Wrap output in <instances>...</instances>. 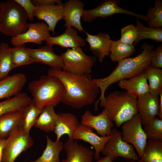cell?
Returning a JSON list of instances; mask_svg holds the SVG:
<instances>
[{
  "instance_id": "1f68e13d",
  "label": "cell",
  "mask_w": 162,
  "mask_h": 162,
  "mask_svg": "<svg viewBox=\"0 0 162 162\" xmlns=\"http://www.w3.org/2000/svg\"><path fill=\"white\" fill-rule=\"evenodd\" d=\"M12 48L6 43L0 44V81L8 75L14 69L11 59Z\"/></svg>"
},
{
  "instance_id": "6da1fadb",
  "label": "cell",
  "mask_w": 162,
  "mask_h": 162,
  "mask_svg": "<svg viewBox=\"0 0 162 162\" xmlns=\"http://www.w3.org/2000/svg\"><path fill=\"white\" fill-rule=\"evenodd\" d=\"M47 74L56 77L62 82L65 93L61 102L74 108L91 105L100 92L90 74L75 75L51 68Z\"/></svg>"
},
{
  "instance_id": "7c38bea8",
  "label": "cell",
  "mask_w": 162,
  "mask_h": 162,
  "mask_svg": "<svg viewBox=\"0 0 162 162\" xmlns=\"http://www.w3.org/2000/svg\"><path fill=\"white\" fill-rule=\"evenodd\" d=\"M81 124L95 129L101 136H110L114 126L105 109L100 114L95 116L89 110H86L81 117Z\"/></svg>"
},
{
  "instance_id": "7bdbcfd3",
  "label": "cell",
  "mask_w": 162,
  "mask_h": 162,
  "mask_svg": "<svg viewBox=\"0 0 162 162\" xmlns=\"http://www.w3.org/2000/svg\"><path fill=\"white\" fill-rule=\"evenodd\" d=\"M159 112L158 116L160 119H162V92L160 93L159 95Z\"/></svg>"
},
{
  "instance_id": "836d02e7",
  "label": "cell",
  "mask_w": 162,
  "mask_h": 162,
  "mask_svg": "<svg viewBox=\"0 0 162 162\" xmlns=\"http://www.w3.org/2000/svg\"><path fill=\"white\" fill-rule=\"evenodd\" d=\"M25 44L12 48L11 59L14 68L24 65L38 63L29 55Z\"/></svg>"
},
{
  "instance_id": "2e32d148",
  "label": "cell",
  "mask_w": 162,
  "mask_h": 162,
  "mask_svg": "<svg viewBox=\"0 0 162 162\" xmlns=\"http://www.w3.org/2000/svg\"><path fill=\"white\" fill-rule=\"evenodd\" d=\"M53 45L47 44L38 49L27 48L29 55L38 63H41L47 65L51 68L62 70L63 63L61 56L55 53Z\"/></svg>"
},
{
  "instance_id": "5b68a950",
  "label": "cell",
  "mask_w": 162,
  "mask_h": 162,
  "mask_svg": "<svg viewBox=\"0 0 162 162\" xmlns=\"http://www.w3.org/2000/svg\"><path fill=\"white\" fill-rule=\"evenodd\" d=\"M27 15L15 0L4 3L2 27L0 32L14 37L26 32L28 28Z\"/></svg>"
},
{
  "instance_id": "9c48e42d",
  "label": "cell",
  "mask_w": 162,
  "mask_h": 162,
  "mask_svg": "<svg viewBox=\"0 0 162 162\" xmlns=\"http://www.w3.org/2000/svg\"><path fill=\"white\" fill-rule=\"evenodd\" d=\"M120 2L119 0H105L94 8L84 10L82 18L83 21L90 22L98 17L106 19L115 14H123L148 22L146 15L137 14L119 7Z\"/></svg>"
},
{
  "instance_id": "e575fe53",
  "label": "cell",
  "mask_w": 162,
  "mask_h": 162,
  "mask_svg": "<svg viewBox=\"0 0 162 162\" xmlns=\"http://www.w3.org/2000/svg\"><path fill=\"white\" fill-rule=\"evenodd\" d=\"M147 139L162 140V119L156 116L144 125L142 128Z\"/></svg>"
},
{
  "instance_id": "5bb4252c",
  "label": "cell",
  "mask_w": 162,
  "mask_h": 162,
  "mask_svg": "<svg viewBox=\"0 0 162 162\" xmlns=\"http://www.w3.org/2000/svg\"><path fill=\"white\" fill-rule=\"evenodd\" d=\"M138 114L142 124L144 125L159 112V96L148 92L137 98Z\"/></svg>"
},
{
  "instance_id": "d6986e66",
  "label": "cell",
  "mask_w": 162,
  "mask_h": 162,
  "mask_svg": "<svg viewBox=\"0 0 162 162\" xmlns=\"http://www.w3.org/2000/svg\"><path fill=\"white\" fill-rule=\"evenodd\" d=\"M73 139L68 138L64 145L67 158L61 162H92L94 153Z\"/></svg>"
},
{
  "instance_id": "b9f144b4",
  "label": "cell",
  "mask_w": 162,
  "mask_h": 162,
  "mask_svg": "<svg viewBox=\"0 0 162 162\" xmlns=\"http://www.w3.org/2000/svg\"><path fill=\"white\" fill-rule=\"evenodd\" d=\"M114 160L111 157L105 156L104 157L100 158L95 162H113Z\"/></svg>"
},
{
  "instance_id": "83f0119b",
  "label": "cell",
  "mask_w": 162,
  "mask_h": 162,
  "mask_svg": "<svg viewBox=\"0 0 162 162\" xmlns=\"http://www.w3.org/2000/svg\"><path fill=\"white\" fill-rule=\"evenodd\" d=\"M23 110L11 112L0 116V136L6 138L11 132L19 126Z\"/></svg>"
},
{
  "instance_id": "f546056e",
  "label": "cell",
  "mask_w": 162,
  "mask_h": 162,
  "mask_svg": "<svg viewBox=\"0 0 162 162\" xmlns=\"http://www.w3.org/2000/svg\"><path fill=\"white\" fill-rule=\"evenodd\" d=\"M135 50L133 45L124 44L118 40H112L110 50V58L112 61L118 62L133 55Z\"/></svg>"
},
{
  "instance_id": "44dd1931",
  "label": "cell",
  "mask_w": 162,
  "mask_h": 162,
  "mask_svg": "<svg viewBox=\"0 0 162 162\" xmlns=\"http://www.w3.org/2000/svg\"><path fill=\"white\" fill-rule=\"evenodd\" d=\"M26 81V76L22 73L8 76L0 81V100L10 98L20 92Z\"/></svg>"
},
{
  "instance_id": "9a60e30c",
  "label": "cell",
  "mask_w": 162,
  "mask_h": 162,
  "mask_svg": "<svg viewBox=\"0 0 162 162\" xmlns=\"http://www.w3.org/2000/svg\"><path fill=\"white\" fill-rule=\"evenodd\" d=\"M64 4L63 19L65 23L63 26L74 28L80 33L85 32L81 21L85 4L79 0H69Z\"/></svg>"
},
{
  "instance_id": "bcb514c9",
  "label": "cell",
  "mask_w": 162,
  "mask_h": 162,
  "mask_svg": "<svg viewBox=\"0 0 162 162\" xmlns=\"http://www.w3.org/2000/svg\"><path fill=\"white\" fill-rule=\"evenodd\" d=\"M28 162H34V161H31Z\"/></svg>"
},
{
  "instance_id": "277c9868",
  "label": "cell",
  "mask_w": 162,
  "mask_h": 162,
  "mask_svg": "<svg viewBox=\"0 0 162 162\" xmlns=\"http://www.w3.org/2000/svg\"><path fill=\"white\" fill-rule=\"evenodd\" d=\"M137 98L126 92L116 91L100 101V105L107 111L110 119L118 127L138 114Z\"/></svg>"
},
{
  "instance_id": "7a4b0ae2",
  "label": "cell",
  "mask_w": 162,
  "mask_h": 162,
  "mask_svg": "<svg viewBox=\"0 0 162 162\" xmlns=\"http://www.w3.org/2000/svg\"><path fill=\"white\" fill-rule=\"evenodd\" d=\"M153 49V46L145 43L142 46L141 52L137 56L128 58L118 62L117 66L108 76L93 79L100 92V97L95 103V107H97L100 101L104 100L105 91L109 86L143 72L146 68L150 65V56Z\"/></svg>"
},
{
  "instance_id": "4fadbf2b",
  "label": "cell",
  "mask_w": 162,
  "mask_h": 162,
  "mask_svg": "<svg viewBox=\"0 0 162 162\" xmlns=\"http://www.w3.org/2000/svg\"><path fill=\"white\" fill-rule=\"evenodd\" d=\"M92 128L80 124L75 131L73 139L82 140L91 145L94 149V156L97 160L100 158V153L111 136H99L94 133Z\"/></svg>"
},
{
  "instance_id": "8d00e7d4",
  "label": "cell",
  "mask_w": 162,
  "mask_h": 162,
  "mask_svg": "<svg viewBox=\"0 0 162 162\" xmlns=\"http://www.w3.org/2000/svg\"><path fill=\"white\" fill-rule=\"evenodd\" d=\"M121 32V37L118 40L126 44L133 45L138 36L136 28L133 24H130L122 28Z\"/></svg>"
},
{
  "instance_id": "603a6c76",
  "label": "cell",
  "mask_w": 162,
  "mask_h": 162,
  "mask_svg": "<svg viewBox=\"0 0 162 162\" xmlns=\"http://www.w3.org/2000/svg\"><path fill=\"white\" fill-rule=\"evenodd\" d=\"M58 118L54 132L56 135V141L60 140L64 135L73 139L74 134L80 124L76 116L69 112L57 114Z\"/></svg>"
},
{
  "instance_id": "ab89813d",
  "label": "cell",
  "mask_w": 162,
  "mask_h": 162,
  "mask_svg": "<svg viewBox=\"0 0 162 162\" xmlns=\"http://www.w3.org/2000/svg\"><path fill=\"white\" fill-rule=\"evenodd\" d=\"M32 1L35 6H51L62 3L61 0H33Z\"/></svg>"
},
{
  "instance_id": "f1b7e54d",
  "label": "cell",
  "mask_w": 162,
  "mask_h": 162,
  "mask_svg": "<svg viewBox=\"0 0 162 162\" xmlns=\"http://www.w3.org/2000/svg\"><path fill=\"white\" fill-rule=\"evenodd\" d=\"M140 162H162V140H148Z\"/></svg>"
},
{
  "instance_id": "ba28073f",
  "label": "cell",
  "mask_w": 162,
  "mask_h": 162,
  "mask_svg": "<svg viewBox=\"0 0 162 162\" xmlns=\"http://www.w3.org/2000/svg\"><path fill=\"white\" fill-rule=\"evenodd\" d=\"M140 118L138 114L124 122L122 126V138L126 142L132 145L139 157H142L147 138L143 128Z\"/></svg>"
},
{
  "instance_id": "f35d334b",
  "label": "cell",
  "mask_w": 162,
  "mask_h": 162,
  "mask_svg": "<svg viewBox=\"0 0 162 162\" xmlns=\"http://www.w3.org/2000/svg\"><path fill=\"white\" fill-rule=\"evenodd\" d=\"M24 9L26 13L28 19L32 21L34 19L33 14L35 6L30 0H15Z\"/></svg>"
},
{
  "instance_id": "484cf974",
  "label": "cell",
  "mask_w": 162,
  "mask_h": 162,
  "mask_svg": "<svg viewBox=\"0 0 162 162\" xmlns=\"http://www.w3.org/2000/svg\"><path fill=\"white\" fill-rule=\"evenodd\" d=\"M46 147L41 155L34 162H61L59 155L64 148L62 141H52L47 135H46Z\"/></svg>"
},
{
  "instance_id": "d6a6232c",
  "label": "cell",
  "mask_w": 162,
  "mask_h": 162,
  "mask_svg": "<svg viewBox=\"0 0 162 162\" xmlns=\"http://www.w3.org/2000/svg\"><path fill=\"white\" fill-rule=\"evenodd\" d=\"M138 36L134 43L136 45L139 41L144 39H150L157 42H162V28L147 27L137 18L136 26Z\"/></svg>"
},
{
  "instance_id": "52a82bcc",
  "label": "cell",
  "mask_w": 162,
  "mask_h": 162,
  "mask_svg": "<svg viewBox=\"0 0 162 162\" xmlns=\"http://www.w3.org/2000/svg\"><path fill=\"white\" fill-rule=\"evenodd\" d=\"M34 143L29 134L19 127H16L5 139L2 162H14L22 152L32 147Z\"/></svg>"
},
{
  "instance_id": "4dcf8cb0",
  "label": "cell",
  "mask_w": 162,
  "mask_h": 162,
  "mask_svg": "<svg viewBox=\"0 0 162 162\" xmlns=\"http://www.w3.org/2000/svg\"><path fill=\"white\" fill-rule=\"evenodd\" d=\"M144 72L148 82L149 92L152 94L159 95L162 92V69L155 68L149 66Z\"/></svg>"
},
{
  "instance_id": "8992f818",
  "label": "cell",
  "mask_w": 162,
  "mask_h": 162,
  "mask_svg": "<svg viewBox=\"0 0 162 162\" xmlns=\"http://www.w3.org/2000/svg\"><path fill=\"white\" fill-rule=\"evenodd\" d=\"M60 56L63 63L62 70L75 75L90 74L96 61L95 57L86 55L80 47L67 49Z\"/></svg>"
},
{
  "instance_id": "8fae6325",
  "label": "cell",
  "mask_w": 162,
  "mask_h": 162,
  "mask_svg": "<svg viewBox=\"0 0 162 162\" xmlns=\"http://www.w3.org/2000/svg\"><path fill=\"white\" fill-rule=\"evenodd\" d=\"M28 28L25 32L11 38L10 43L16 46L28 43L41 45L50 36L47 24L44 22L28 23Z\"/></svg>"
},
{
  "instance_id": "ffe728a7",
  "label": "cell",
  "mask_w": 162,
  "mask_h": 162,
  "mask_svg": "<svg viewBox=\"0 0 162 162\" xmlns=\"http://www.w3.org/2000/svg\"><path fill=\"white\" fill-rule=\"evenodd\" d=\"M86 41L89 45V50L95 56L100 62H101L106 56L110 54V48L112 41L110 35L103 33L94 35L86 32Z\"/></svg>"
},
{
  "instance_id": "e0dca14e",
  "label": "cell",
  "mask_w": 162,
  "mask_h": 162,
  "mask_svg": "<svg viewBox=\"0 0 162 162\" xmlns=\"http://www.w3.org/2000/svg\"><path fill=\"white\" fill-rule=\"evenodd\" d=\"M64 4L62 3L53 5L36 6L34 16L44 20L49 29L54 34L55 28L58 21L63 19Z\"/></svg>"
},
{
  "instance_id": "60d3db41",
  "label": "cell",
  "mask_w": 162,
  "mask_h": 162,
  "mask_svg": "<svg viewBox=\"0 0 162 162\" xmlns=\"http://www.w3.org/2000/svg\"><path fill=\"white\" fill-rule=\"evenodd\" d=\"M6 138L0 136V162H2L3 151Z\"/></svg>"
},
{
  "instance_id": "cb8c5ba5",
  "label": "cell",
  "mask_w": 162,
  "mask_h": 162,
  "mask_svg": "<svg viewBox=\"0 0 162 162\" xmlns=\"http://www.w3.org/2000/svg\"><path fill=\"white\" fill-rule=\"evenodd\" d=\"M32 99L24 92H20L15 96L0 102V116L7 113L23 110Z\"/></svg>"
},
{
  "instance_id": "7402d4cb",
  "label": "cell",
  "mask_w": 162,
  "mask_h": 162,
  "mask_svg": "<svg viewBox=\"0 0 162 162\" xmlns=\"http://www.w3.org/2000/svg\"><path fill=\"white\" fill-rule=\"evenodd\" d=\"M118 86L130 95L137 98L149 92L147 76L143 72L128 79L118 82Z\"/></svg>"
},
{
  "instance_id": "ac0fdd59",
  "label": "cell",
  "mask_w": 162,
  "mask_h": 162,
  "mask_svg": "<svg viewBox=\"0 0 162 162\" xmlns=\"http://www.w3.org/2000/svg\"><path fill=\"white\" fill-rule=\"evenodd\" d=\"M45 42L47 44L57 45L67 49L81 48L86 45L85 40L78 35L76 29L72 27H66L58 36H50Z\"/></svg>"
},
{
  "instance_id": "30bf717a",
  "label": "cell",
  "mask_w": 162,
  "mask_h": 162,
  "mask_svg": "<svg viewBox=\"0 0 162 162\" xmlns=\"http://www.w3.org/2000/svg\"><path fill=\"white\" fill-rule=\"evenodd\" d=\"M110 136V139L101 152L103 154L111 157L114 160L118 157L134 161L140 159L134 146L122 140L121 131L116 128H112Z\"/></svg>"
},
{
  "instance_id": "3957f363",
  "label": "cell",
  "mask_w": 162,
  "mask_h": 162,
  "mask_svg": "<svg viewBox=\"0 0 162 162\" xmlns=\"http://www.w3.org/2000/svg\"><path fill=\"white\" fill-rule=\"evenodd\" d=\"M28 88L36 105L43 108L50 105L55 106L60 102L65 93L64 86L57 78L47 74L29 83Z\"/></svg>"
},
{
  "instance_id": "74e56055",
  "label": "cell",
  "mask_w": 162,
  "mask_h": 162,
  "mask_svg": "<svg viewBox=\"0 0 162 162\" xmlns=\"http://www.w3.org/2000/svg\"><path fill=\"white\" fill-rule=\"evenodd\" d=\"M155 68H162V44L153 50L150 56V65Z\"/></svg>"
},
{
  "instance_id": "ee69618b",
  "label": "cell",
  "mask_w": 162,
  "mask_h": 162,
  "mask_svg": "<svg viewBox=\"0 0 162 162\" xmlns=\"http://www.w3.org/2000/svg\"><path fill=\"white\" fill-rule=\"evenodd\" d=\"M4 7V3L0 2V31L2 24V18Z\"/></svg>"
},
{
  "instance_id": "f6af8a7d",
  "label": "cell",
  "mask_w": 162,
  "mask_h": 162,
  "mask_svg": "<svg viewBox=\"0 0 162 162\" xmlns=\"http://www.w3.org/2000/svg\"><path fill=\"white\" fill-rule=\"evenodd\" d=\"M126 162H140L138 160L137 161H134L133 160H130L126 161Z\"/></svg>"
},
{
  "instance_id": "d590c367",
  "label": "cell",
  "mask_w": 162,
  "mask_h": 162,
  "mask_svg": "<svg viewBox=\"0 0 162 162\" xmlns=\"http://www.w3.org/2000/svg\"><path fill=\"white\" fill-rule=\"evenodd\" d=\"M154 7H150L146 16L148 18L147 22L149 27L160 28L162 27V1L156 0Z\"/></svg>"
},
{
  "instance_id": "d4e9b609",
  "label": "cell",
  "mask_w": 162,
  "mask_h": 162,
  "mask_svg": "<svg viewBox=\"0 0 162 162\" xmlns=\"http://www.w3.org/2000/svg\"><path fill=\"white\" fill-rule=\"evenodd\" d=\"M54 107L51 105L44 107L34 126L46 133L54 132L58 118Z\"/></svg>"
},
{
  "instance_id": "4316f807",
  "label": "cell",
  "mask_w": 162,
  "mask_h": 162,
  "mask_svg": "<svg viewBox=\"0 0 162 162\" xmlns=\"http://www.w3.org/2000/svg\"><path fill=\"white\" fill-rule=\"evenodd\" d=\"M43 108H40L32 99L30 103L23 110V115L19 127L25 132L29 134L32 128L34 125Z\"/></svg>"
}]
</instances>
